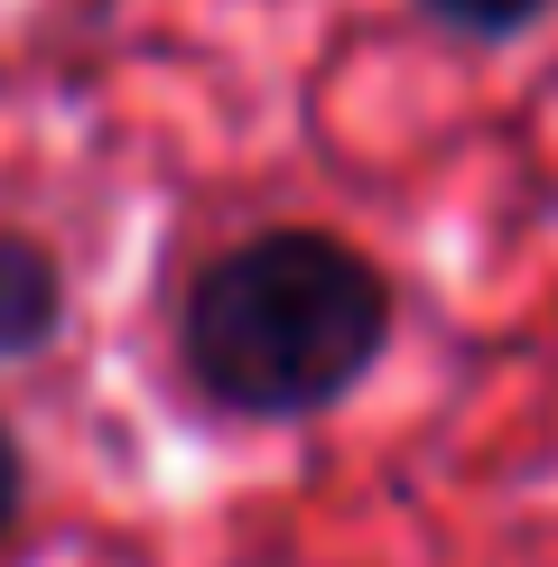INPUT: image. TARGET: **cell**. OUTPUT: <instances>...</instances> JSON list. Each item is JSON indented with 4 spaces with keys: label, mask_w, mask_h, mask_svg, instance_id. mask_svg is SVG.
Masks as SVG:
<instances>
[{
    "label": "cell",
    "mask_w": 558,
    "mask_h": 567,
    "mask_svg": "<svg viewBox=\"0 0 558 567\" xmlns=\"http://www.w3.org/2000/svg\"><path fill=\"white\" fill-rule=\"evenodd\" d=\"M382 344H391V279L344 233L317 224L242 233L196 270L177 317L186 382L232 419H261V429L326 419L335 400H354Z\"/></svg>",
    "instance_id": "1"
},
{
    "label": "cell",
    "mask_w": 558,
    "mask_h": 567,
    "mask_svg": "<svg viewBox=\"0 0 558 567\" xmlns=\"http://www.w3.org/2000/svg\"><path fill=\"white\" fill-rule=\"evenodd\" d=\"M19 503H29V456H19V437L0 429V539L19 530Z\"/></svg>",
    "instance_id": "4"
},
{
    "label": "cell",
    "mask_w": 558,
    "mask_h": 567,
    "mask_svg": "<svg viewBox=\"0 0 558 567\" xmlns=\"http://www.w3.org/2000/svg\"><path fill=\"white\" fill-rule=\"evenodd\" d=\"M65 336V270L38 233H0V363H29Z\"/></svg>",
    "instance_id": "2"
},
{
    "label": "cell",
    "mask_w": 558,
    "mask_h": 567,
    "mask_svg": "<svg viewBox=\"0 0 558 567\" xmlns=\"http://www.w3.org/2000/svg\"><path fill=\"white\" fill-rule=\"evenodd\" d=\"M418 10H428L437 29H456V38H484V47H503V38L540 29V19L558 10V0H418Z\"/></svg>",
    "instance_id": "3"
}]
</instances>
